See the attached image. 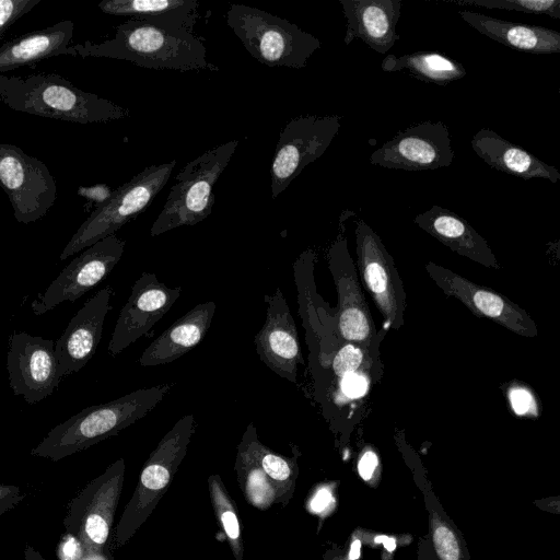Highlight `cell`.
Wrapping results in <instances>:
<instances>
[{
  "label": "cell",
  "mask_w": 560,
  "mask_h": 560,
  "mask_svg": "<svg viewBox=\"0 0 560 560\" xmlns=\"http://www.w3.org/2000/svg\"><path fill=\"white\" fill-rule=\"evenodd\" d=\"M67 55L126 60L154 70H219L207 58L205 40L194 32L136 19L117 25L113 38L69 46Z\"/></svg>",
  "instance_id": "6da1fadb"
},
{
  "label": "cell",
  "mask_w": 560,
  "mask_h": 560,
  "mask_svg": "<svg viewBox=\"0 0 560 560\" xmlns=\"http://www.w3.org/2000/svg\"><path fill=\"white\" fill-rule=\"evenodd\" d=\"M173 384L133 390L105 404L89 406L54 427L31 451L52 462L117 435L150 413L171 392Z\"/></svg>",
  "instance_id": "7a4b0ae2"
},
{
  "label": "cell",
  "mask_w": 560,
  "mask_h": 560,
  "mask_svg": "<svg viewBox=\"0 0 560 560\" xmlns=\"http://www.w3.org/2000/svg\"><path fill=\"white\" fill-rule=\"evenodd\" d=\"M0 102L16 112L79 124L109 122L130 115L128 108L55 73L0 74Z\"/></svg>",
  "instance_id": "3957f363"
},
{
  "label": "cell",
  "mask_w": 560,
  "mask_h": 560,
  "mask_svg": "<svg viewBox=\"0 0 560 560\" xmlns=\"http://www.w3.org/2000/svg\"><path fill=\"white\" fill-rule=\"evenodd\" d=\"M225 18L247 52L268 67L304 69L322 47L318 38L296 24L258 8L231 4Z\"/></svg>",
  "instance_id": "277c9868"
},
{
  "label": "cell",
  "mask_w": 560,
  "mask_h": 560,
  "mask_svg": "<svg viewBox=\"0 0 560 560\" xmlns=\"http://www.w3.org/2000/svg\"><path fill=\"white\" fill-rule=\"evenodd\" d=\"M238 143L240 140H229L210 148L177 173L165 203L150 229L151 236L195 225L210 215L215 200L213 187Z\"/></svg>",
  "instance_id": "5b68a950"
},
{
  "label": "cell",
  "mask_w": 560,
  "mask_h": 560,
  "mask_svg": "<svg viewBox=\"0 0 560 560\" xmlns=\"http://www.w3.org/2000/svg\"><path fill=\"white\" fill-rule=\"evenodd\" d=\"M176 161L150 165L113 191L79 226L62 249L65 260L96 242L115 234L126 223L143 213L168 182Z\"/></svg>",
  "instance_id": "8992f818"
},
{
  "label": "cell",
  "mask_w": 560,
  "mask_h": 560,
  "mask_svg": "<svg viewBox=\"0 0 560 560\" xmlns=\"http://www.w3.org/2000/svg\"><path fill=\"white\" fill-rule=\"evenodd\" d=\"M124 459L112 464L91 480L68 504L63 518L66 533L77 537L85 556L102 555L121 491Z\"/></svg>",
  "instance_id": "52a82bcc"
},
{
  "label": "cell",
  "mask_w": 560,
  "mask_h": 560,
  "mask_svg": "<svg viewBox=\"0 0 560 560\" xmlns=\"http://www.w3.org/2000/svg\"><path fill=\"white\" fill-rule=\"evenodd\" d=\"M341 127L339 115H301L281 129L271 162V197L276 199L312 162L323 155Z\"/></svg>",
  "instance_id": "ba28073f"
},
{
  "label": "cell",
  "mask_w": 560,
  "mask_h": 560,
  "mask_svg": "<svg viewBox=\"0 0 560 560\" xmlns=\"http://www.w3.org/2000/svg\"><path fill=\"white\" fill-rule=\"evenodd\" d=\"M0 187L18 222L40 220L56 200V182L48 167L21 148L0 143Z\"/></svg>",
  "instance_id": "9c48e42d"
},
{
  "label": "cell",
  "mask_w": 560,
  "mask_h": 560,
  "mask_svg": "<svg viewBox=\"0 0 560 560\" xmlns=\"http://www.w3.org/2000/svg\"><path fill=\"white\" fill-rule=\"evenodd\" d=\"M354 233L362 282L384 320L392 328L399 329L404 325L406 294L394 258L364 220L357 222Z\"/></svg>",
  "instance_id": "30bf717a"
},
{
  "label": "cell",
  "mask_w": 560,
  "mask_h": 560,
  "mask_svg": "<svg viewBox=\"0 0 560 560\" xmlns=\"http://www.w3.org/2000/svg\"><path fill=\"white\" fill-rule=\"evenodd\" d=\"M125 246L124 240L112 234L83 249L31 303L32 312L39 316L63 302H75L109 275L120 260Z\"/></svg>",
  "instance_id": "8fae6325"
},
{
  "label": "cell",
  "mask_w": 560,
  "mask_h": 560,
  "mask_svg": "<svg viewBox=\"0 0 560 560\" xmlns=\"http://www.w3.org/2000/svg\"><path fill=\"white\" fill-rule=\"evenodd\" d=\"M7 371L13 394L31 405L50 396L62 380L55 341L24 331H15L9 338Z\"/></svg>",
  "instance_id": "7c38bea8"
},
{
  "label": "cell",
  "mask_w": 560,
  "mask_h": 560,
  "mask_svg": "<svg viewBox=\"0 0 560 560\" xmlns=\"http://www.w3.org/2000/svg\"><path fill=\"white\" fill-rule=\"evenodd\" d=\"M455 152L443 121H421L398 131L370 156L375 166L405 171L447 167Z\"/></svg>",
  "instance_id": "4fadbf2b"
},
{
  "label": "cell",
  "mask_w": 560,
  "mask_h": 560,
  "mask_svg": "<svg viewBox=\"0 0 560 560\" xmlns=\"http://www.w3.org/2000/svg\"><path fill=\"white\" fill-rule=\"evenodd\" d=\"M327 259L338 295L337 335L342 341L361 346L372 355L377 334L343 233L329 246Z\"/></svg>",
  "instance_id": "5bb4252c"
},
{
  "label": "cell",
  "mask_w": 560,
  "mask_h": 560,
  "mask_svg": "<svg viewBox=\"0 0 560 560\" xmlns=\"http://www.w3.org/2000/svg\"><path fill=\"white\" fill-rule=\"evenodd\" d=\"M430 278L448 296L458 299L474 314L486 317L522 337H536L537 326L528 313L506 296L474 283L452 270L428 262Z\"/></svg>",
  "instance_id": "9a60e30c"
},
{
  "label": "cell",
  "mask_w": 560,
  "mask_h": 560,
  "mask_svg": "<svg viewBox=\"0 0 560 560\" xmlns=\"http://www.w3.org/2000/svg\"><path fill=\"white\" fill-rule=\"evenodd\" d=\"M182 289L160 282L154 273L142 272L121 307L108 343V352L116 357L133 343L171 310Z\"/></svg>",
  "instance_id": "2e32d148"
},
{
  "label": "cell",
  "mask_w": 560,
  "mask_h": 560,
  "mask_svg": "<svg viewBox=\"0 0 560 560\" xmlns=\"http://www.w3.org/2000/svg\"><path fill=\"white\" fill-rule=\"evenodd\" d=\"M266 320L256 334L254 343L259 359L273 373L296 383L298 365L303 362L295 322L280 288L264 295Z\"/></svg>",
  "instance_id": "e0dca14e"
},
{
  "label": "cell",
  "mask_w": 560,
  "mask_h": 560,
  "mask_svg": "<svg viewBox=\"0 0 560 560\" xmlns=\"http://www.w3.org/2000/svg\"><path fill=\"white\" fill-rule=\"evenodd\" d=\"M113 290L109 285L97 291L69 320L55 341L58 371L63 378L83 369L95 353L103 326L110 311Z\"/></svg>",
  "instance_id": "ac0fdd59"
},
{
  "label": "cell",
  "mask_w": 560,
  "mask_h": 560,
  "mask_svg": "<svg viewBox=\"0 0 560 560\" xmlns=\"http://www.w3.org/2000/svg\"><path fill=\"white\" fill-rule=\"evenodd\" d=\"M347 21L343 38L350 45L355 38L378 54H386L399 39L396 25L400 18V0H339Z\"/></svg>",
  "instance_id": "d6986e66"
},
{
  "label": "cell",
  "mask_w": 560,
  "mask_h": 560,
  "mask_svg": "<svg viewBox=\"0 0 560 560\" xmlns=\"http://www.w3.org/2000/svg\"><path fill=\"white\" fill-rule=\"evenodd\" d=\"M413 222L458 255L487 268H501L487 241L454 211L434 205L417 214Z\"/></svg>",
  "instance_id": "ffe728a7"
},
{
  "label": "cell",
  "mask_w": 560,
  "mask_h": 560,
  "mask_svg": "<svg viewBox=\"0 0 560 560\" xmlns=\"http://www.w3.org/2000/svg\"><path fill=\"white\" fill-rule=\"evenodd\" d=\"M470 144L481 160L500 172L525 180L544 178L553 184L560 180V172L555 166L502 138L491 129L478 130L472 136Z\"/></svg>",
  "instance_id": "44dd1931"
},
{
  "label": "cell",
  "mask_w": 560,
  "mask_h": 560,
  "mask_svg": "<svg viewBox=\"0 0 560 560\" xmlns=\"http://www.w3.org/2000/svg\"><path fill=\"white\" fill-rule=\"evenodd\" d=\"M215 308L213 301L197 304L149 345L142 352L139 364H167L194 349L206 337Z\"/></svg>",
  "instance_id": "7402d4cb"
},
{
  "label": "cell",
  "mask_w": 560,
  "mask_h": 560,
  "mask_svg": "<svg viewBox=\"0 0 560 560\" xmlns=\"http://www.w3.org/2000/svg\"><path fill=\"white\" fill-rule=\"evenodd\" d=\"M457 14L482 35L508 47L532 54L560 51V33L555 30L510 22L468 10H459Z\"/></svg>",
  "instance_id": "603a6c76"
},
{
  "label": "cell",
  "mask_w": 560,
  "mask_h": 560,
  "mask_svg": "<svg viewBox=\"0 0 560 560\" xmlns=\"http://www.w3.org/2000/svg\"><path fill=\"white\" fill-rule=\"evenodd\" d=\"M70 20L18 36L0 46V72L34 65L55 56L67 55L73 36Z\"/></svg>",
  "instance_id": "cb8c5ba5"
},
{
  "label": "cell",
  "mask_w": 560,
  "mask_h": 560,
  "mask_svg": "<svg viewBox=\"0 0 560 560\" xmlns=\"http://www.w3.org/2000/svg\"><path fill=\"white\" fill-rule=\"evenodd\" d=\"M106 14L126 16L194 32L199 19L197 0H103Z\"/></svg>",
  "instance_id": "d4e9b609"
},
{
  "label": "cell",
  "mask_w": 560,
  "mask_h": 560,
  "mask_svg": "<svg viewBox=\"0 0 560 560\" xmlns=\"http://www.w3.org/2000/svg\"><path fill=\"white\" fill-rule=\"evenodd\" d=\"M381 67L385 72L404 71L438 85H446L466 75L463 65L439 51H416L401 56L388 54Z\"/></svg>",
  "instance_id": "484cf974"
},
{
  "label": "cell",
  "mask_w": 560,
  "mask_h": 560,
  "mask_svg": "<svg viewBox=\"0 0 560 560\" xmlns=\"http://www.w3.org/2000/svg\"><path fill=\"white\" fill-rule=\"evenodd\" d=\"M458 5L482 7L486 9L513 10L517 12L548 15L560 19V0H456Z\"/></svg>",
  "instance_id": "4316f807"
},
{
  "label": "cell",
  "mask_w": 560,
  "mask_h": 560,
  "mask_svg": "<svg viewBox=\"0 0 560 560\" xmlns=\"http://www.w3.org/2000/svg\"><path fill=\"white\" fill-rule=\"evenodd\" d=\"M372 364L373 357L366 350L347 341H342L331 358L334 375L339 380L352 373L365 372Z\"/></svg>",
  "instance_id": "83f0119b"
},
{
  "label": "cell",
  "mask_w": 560,
  "mask_h": 560,
  "mask_svg": "<svg viewBox=\"0 0 560 560\" xmlns=\"http://www.w3.org/2000/svg\"><path fill=\"white\" fill-rule=\"evenodd\" d=\"M218 481L219 478L217 476H212L210 478L211 493L213 499H215V506L225 534L234 545H237L240 541L238 520L233 506L225 499L224 493H222L221 489L218 487Z\"/></svg>",
  "instance_id": "f1b7e54d"
},
{
  "label": "cell",
  "mask_w": 560,
  "mask_h": 560,
  "mask_svg": "<svg viewBox=\"0 0 560 560\" xmlns=\"http://www.w3.org/2000/svg\"><path fill=\"white\" fill-rule=\"evenodd\" d=\"M42 0H0V38Z\"/></svg>",
  "instance_id": "f546056e"
},
{
  "label": "cell",
  "mask_w": 560,
  "mask_h": 560,
  "mask_svg": "<svg viewBox=\"0 0 560 560\" xmlns=\"http://www.w3.org/2000/svg\"><path fill=\"white\" fill-rule=\"evenodd\" d=\"M175 469L166 467L156 460L149 458L142 469L140 483L147 490L159 491L165 488L170 482Z\"/></svg>",
  "instance_id": "4dcf8cb0"
},
{
  "label": "cell",
  "mask_w": 560,
  "mask_h": 560,
  "mask_svg": "<svg viewBox=\"0 0 560 560\" xmlns=\"http://www.w3.org/2000/svg\"><path fill=\"white\" fill-rule=\"evenodd\" d=\"M434 545L442 560H457L458 545L453 533L444 527H438L434 532Z\"/></svg>",
  "instance_id": "1f68e13d"
},
{
  "label": "cell",
  "mask_w": 560,
  "mask_h": 560,
  "mask_svg": "<svg viewBox=\"0 0 560 560\" xmlns=\"http://www.w3.org/2000/svg\"><path fill=\"white\" fill-rule=\"evenodd\" d=\"M56 555L57 560H83L85 557L81 541L68 533L60 538Z\"/></svg>",
  "instance_id": "d6a6232c"
},
{
  "label": "cell",
  "mask_w": 560,
  "mask_h": 560,
  "mask_svg": "<svg viewBox=\"0 0 560 560\" xmlns=\"http://www.w3.org/2000/svg\"><path fill=\"white\" fill-rule=\"evenodd\" d=\"M25 497L20 487L0 483V516L14 509Z\"/></svg>",
  "instance_id": "836d02e7"
},
{
  "label": "cell",
  "mask_w": 560,
  "mask_h": 560,
  "mask_svg": "<svg viewBox=\"0 0 560 560\" xmlns=\"http://www.w3.org/2000/svg\"><path fill=\"white\" fill-rule=\"evenodd\" d=\"M339 387L348 397H358L365 393L366 380L359 373H352L340 380Z\"/></svg>",
  "instance_id": "e575fe53"
},
{
  "label": "cell",
  "mask_w": 560,
  "mask_h": 560,
  "mask_svg": "<svg viewBox=\"0 0 560 560\" xmlns=\"http://www.w3.org/2000/svg\"><path fill=\"white\" fill-rule=\"evenodd\" d=\"M112 194L113 191L109 189V187L104 184H98L92 187L78 188V195L97 202V206L104 203L112 196Z\"/></svg>",
  "instance_id": "d590c367"
},
{
  "label": "cell",
  "mask_w": 560,
  "mask_h": 560,
  "mask_svg": "<svg viewBox=\"0 0 560 560\" xmlns=\"http://www.w3.org/2000/svg\"><path fill=\"white\" fill-rule=\"evenodd\" d=\"M510 400L514 411L518 415H525L533 404L532 395L522 388L513 389L510 394Z\"/></svg>",
  "instance_id": "8d00e7d4"
},
{
  "label": "cell",
  "mask_w": 560,
  "mask_h": 560,
  "mask_svg": "<svg viewBox=\"0 0 560 560\" xmlns=\"http://www.w3.org/2000/svg\"><path fill=\"white\" fill-rule=\"evenodd\" d=\"M377 466V456L372 451L365 452L358 465L360 476L368 480L374 472V469Z\"/></svg>",
  "instance_id": "74e56055"
},
{
  "label": "cell",
  "mask_w": 560,
  "mask_h": 560,
  "mask_svg": "<svg viewBox=\"0 0 560 560\" xmlns=\"http://www.w3.org/2000/svg\"><path fill=\"white\" fill-rule=\"evenodd\" d=\"M331 501V494L327 489H320L317 491L311 502V508L315 512H320L327 508Z\"/></svg>",
  "instance_id": "f35d334b"
},
{
  "label": "cell",
  "mask_w": 560,
  "mask_h": 560,
  "mask_svg": "<svg viewBox=\"0 0 560 560\" xmlns=\"http://www.w3.org/2000/svg\"><path fill=\"white\" fill-rule=\"evenodd\" d=\"M24 560H45V559L36 549H34L31 545H27L24 550Z\"/></svg>",
  "instance_id": "ab89813d"
},
{
  "label": "cell",
  "mask_w": 560,
  "mask_h": 560,
  "mask_svg": "<svg viewBox=\"0 0 560 560\" xmlns=\"http://www.w3.org/2000/svg\"><path fill=\"white\" fill-rule=\"evenodd\" d=\"M375 542L376 544H383L384 547L388 550V551H393L396 547V541L394 538H389V537H386V536H377L375 537Z\"/></svg>",
  "instance_id": "60d3db41"
},
{
  "label": "cell",
  "mask_w": 560,
  "mask_h": 560,
  "mask_svg": "<svg viewBox=\"0 0 560 560\" xmlns=\"http://www.w3.org/2000/svg\"><path fill=\"white\" fill-rule=\"evenodd\" d=\"M360 547H361V541L360 540H354L351 545V549H350V553H349V558L350 560H355L359 558L360 556Z\"/></svg>",
  "instance_id": "b9f144b4"
}]
</instances>
